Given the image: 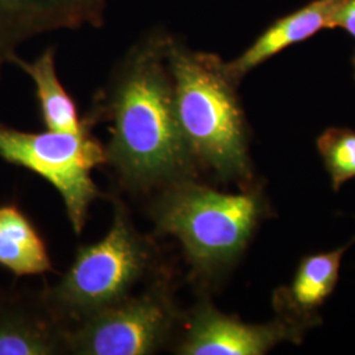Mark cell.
Here are the masks:
<instances>
[{
	"label": "cell",
	"mask_w": 355,
	"mask_h": 355,
	"mask_svg": "<svg viewBox=\"0 0 355 355\" xmlns=\"http://www.w3.org/2000/svg\"><path fill=\"white\" fill-rule=\"evenodd\" d=\"M167 64L178 123L196 164L243 190L252 189L249 132L239 83L225 62L208 51L191 49L171 35Z\"/></svg>",
	"instance_id": "cell-2"
},
{
	"label": "cell",
	"mask_w": 355,
	"mask_h": 355,
	"mask_svg": "<svg viewBox=\"0 0 355 355\" xmlns=\"http://www.w3.org/2000/svg\"><path fill=\"white\" fill-rule=\"evenodd\" d=\"M0 158L49 182L62 196L71 227L82 232L91 204L102 196L92 170L105 164L104 146L91 129L32 133L0 123Z\"/></svg>",
	"instance_id": "cell-5"
},
{
	"label": "cell",
	"mask_w": 355,
	"mask_h": 355,
	"mask_svg": "<svg viewBox=\"0 0 355 355\" xmlns=\"http://www.w3.org/2000/svg\"><path fill=\"white\" fill-rule=\"evenodd\" d=\"M112 227L101 241L78 249L70 268L44 297L60 320L83 321L130 296L153 274L157 253L152 241L132 224L114 202Z\"/></svg>",
	"instance_id": "cell-4"
},
{
	"label": "cell",
	"mask_w": 355,
	"mask_h": 355,
	"mask_svg": "<svg viewBox=\"0 0 355 355\" xmlns=\"http://www.w3.org/2000/svg\"><path fill=\"white\" fill-rule=\"evenodd\" d=\"M108 0H0V79L19 48L60 31L102 29Z\"/></svg>",
	"instance_id": "cell-8"
},
{
	"label": "cell",
	"mask_w": 355,
	"mask_h": 355,
	"mask_svg": "<svg viewBox=\"0 0 355 355\" xmlns=\"http://www.w3.org/2000/svg\"><path fill=\"white\" fill-rule=\"evenodd\" d=\"M331 28H341L355 38V0H346L333 17Z\"/></svg>",
	"instance_id": "cell-15"
},
{
	"label": "cell",
	"mask_w": 355,
	"mask_h": 355,
	"mask_svg": "<svg viewBox=\"0 0 355 355\" xmlns=\"http://www.w3.org/2000/svg\"><path fill=\"white\" fill-rule=\"evenodd\" d=\"M346 246L329 253L304 258L296 270L291 287L274 293L278 316L312 328L320 318L316 311L334 291Z\"/></svg>",
	"instance_id": "cell-11"
},
{
	"label": "cell",
	"mask_w": 355,
	"mask_h": 355,
	"mask_svg": "<svg viewBox=\"0 0 355 355\" xmlns=\"http://www.w3.org/2000/svg\"><path fill=\"white\" fill-rule=\"evenodd\" d=\"M182 321L164 280L69 330V352L80 355H146L164 349Z\"/></svg>",
	"instance_id": "cell-6"
},
{
	"label": "cell",
	"mask_w": 355,
	"mask_h": 355,
	"mask_svg": "<svg viewBox=\"0 0 355 355\" xmlns=\"http://www.w3.org/2000/svg\"><path fill=\"white\" fill-rule=\"evenodd\" d=\"M0 267L17 278L53 271L46 242L16 203L0 204Z\"/></svg>",
	"instance_id": "cell-13"
},
{
	"label": "cell",
	"mask_w": 355,
	"mask_h": 355,
	"mask_svg": "<svg viewBox=\"0 0 355 355\" xmlns=\"http://www.w3.org/2000/svg\"><path fill=\"white\" fill-rule=\"evenodd\" d=\"M11 64L20 67L32 79L37 96L40 114L46 130L80 133L92 129L94 121L86 116L80 119L70 94L61 83L55 69V49L48 48L35 61L15 55Z\"/></svg>",
	"instance_id": "cell-12"
},
{
	"label": "cell",
	"mask_w": 355,
	"mask_h": 355,
	"mask_svg": "<svg viewBox=\"0 0 355 355\" xmlns=\"http://www.w3.org/2000/svg\"><path fill=\"white\" fill-rule=\"evenodd\" d=\"M171 35L164 26L145 32L114 67L87 114L94 124L108 123L105 164L129 190H162L196 174L174 104L167 64Z\"/></svg>",
	"instance_id": "cell-1"
},
{
	"label": "cell",
	"mask_w": 355,
	"mask_h": 355,
	"mask_svg": "<svg viewBox=\"0 0 355 355\" xmlns=\"http://www.w3.org/2000/svg\"><path fill=\"white\" fill-rule=\"evenodd\" d=\"M353 66H354V73H355V51H354V55H353Z\"/></svg>",
	"instance_id": "cell-16"
},
{
	"label": "cell",
	"mask_w": 355,
	"mask_h": 355,
	"mask_svg": "<svg viewBox=\"0 0 355 355\" xmlns=\"http://www.w3.org/2000/svg\"><path fill=\"white\" fill-rule=\"evenodd\" d=\"M69 352L62 327L44 293L0 290V355H51Z\"/></svg>",
	"instance_id": "cell-9"
},
{
	"label": "cell",
	"mask_w": 355,
	"mask_h": 355,
	"mask_svg": "<svg viewBox=\"0 0 355 355\" xmlns=\"http://www.w3.org/2000/svg\"><path fill=\"white\" fill-rule=\"evenodd\" d=\"M149 214L158 233L182 243L192 278L208 284L241 257L266 203L261 191L225 193L187 179L159 190Z\"/></svg>",
	"instance_id": "cell-3"
},
{
	"label": "cell",
	"mask_w": 355,
	"mask_h": 355,
	"mask_svg": "<svg viewBox=\"0 0 355 355\" xmlns=\"http://www.w3.org/2000/svg\"><path fill=\"white\" fill-rule=\"evenodd\" d=\"M346 0H313L303 8L278 19L230 62H225L229 76L239 85L242 78L280 51L303 42L320 31L331 28L333 17Z\"/></svg>",
	"instance_id": "cell-10"
},
{
	"label": "cell",
	"mask_w": 355,
	"mask_h": 355,
	"mask_svg": "<svg viewBox=\"0 0 355 355\" xmlns=\"http://www.w3.org/2000/svg\"><path fill=\"white\" fill-rule=\"evenodd\" d=\"M318 148L334 190L355 178V132L329 128L318 137Z\"/></svg>",
	"instance_id": "cell-14"
},
{
	"label": "cell",
	"mask_w": 355,
	"mask_h": 355,
	"mask_svg": "<svg viewBox=\"0 0 355 355\" xmlns=\"http://www.w3.org/2000/svg\"><path fill=\"white\" fill-rule=\"evenodd\" d=\"M304 325L278 316L267 324H245L204 302L191 312L178 354L261 355L277 343H300Z\"/></svg>",
	"instance_id": "cell-7"
}]
</instances>
